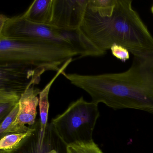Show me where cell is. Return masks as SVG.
Returning a JSON list of instances; mask_svg holds the SVG:
<instances>
[{
	"mask_svg": "<svg viewBox=\"0 0 153 153\" xmlns=\"http://www.w3.org/2000/svg\"><path fill=\"white\" fill-rule=\"evenodd\" d=\"M124 72L97 75H62L87 92L92 102L114 109H136L153 114V51L133 55Z\"/></svg>",
	"mask_w": 153,
	"mask_h": 153,
	"instance_id": "1",
	"label": "cell"
},
{
	"mask_svg": "<svg viewBox=\"0 0 153 153\" xmlns=\"http://www.w3.org/2000/svg\"><path fill=\"white\" fill-rule=\"evenodd\" d=\"M79 29L102 51L115 44L125 47L133 55L153 51V36L130 0H117L108 17L101 16L87 6Z\"/></svg>",
	"mask_w": 153,
	"mask_h": 153,
	"instance_id": "2",
	"label": "cell"
},
{
	"mask_svg": "<svg viewBox=\"0 0 153 153\" xmlns=\"http://www.w3.org/2000/svg\"><path fill=\"white\" fill-rule=\"evenodd\" d=\"M78 55L76 51L57 43L0 38V65L19 63L47 66L57 72L61 65Z\"/></svg>",
	"mask_w": 153,
	"mask_h": 153,
	"instance_id": "3",
	"label": "cell"
},
{
	"mask_svg": "<svg viewBox=\"0 0 153 153\" xmlns=\"http://www.w3.org/2000/svg\"><path fill=\"white\" fill-rule=\"evenodd\" d=\"M100 113L98 104L81 97L52 121L57 136L66 145L92 141L93 134Z\"/></svg>",
	"mask_w": 153,
	"mask_h": 153,
	"instance_id": "4",
	"label": "cell"
},
{
	"mask_svg": "<svg viewBox=\"0 0 153 153\" xmlns=\"http://www.w3.org/2000/svg\"><path fill=\"white\" fill-rule=\"evenodd\" d=\"M0 38L48 41L75 51L71 45L63 38L60 28L51 25L33 23L25 19L22 15L8 18L4 24L0 26Z\"/></svg>",
	"mask_w": 153,
	"mask_h": 153,
	"instance_id": "5",
	"label": "cell"
},
{
	"mask_svg": "<svg viewBox=\"0 0 153 153\" xmlns=\"http://www.w3.org/2000/svg\"><path fill=\"white\" fill-rule=\"evenodd\" d=\"M47 71L53 70L47 66L32 64L0 65V92L22 96L28 88L39 84L41 76Z\"/></svg>",
	"mask_w": 153,
	"mask_h": 153,
	"instance_id": "6",
	"label": "cell"
},
{
	"mask_svg": "<svg viewBox=\"0 0 153 153\" xmlns=\"http://www.w3.org/2000/svg\"><path fill=\"white\" fill-rule=\"evenodd\" d=\"M88 0H53L51 25L63 30L79 29Z\"/></svg>",
	"mask_w": 153,
	"mask_h": 153,
	"instance_id": "7",
	"label": "cell"
},
{
	"mask_svg": "<svg viewBox=\"0 0 153 153\" xmlns=\"http://www.w3.org/2000/svg\"><path fill=\"white\" fill-rule=\"evenodd\" d=\"M41 91L39 88L32 86L22 95L19 100L17 118L10 133H25L31 129L26 125L33 126L35 123L36 108L39 103L37 96Z\"/></svg>",
	"mask_w": 153,
	"mask_h": 153,
	"instance_id": "8",
	"label": "cell"
},
{
	"mask_svg": "<svg viewBox=\"0 0 153 153\" xmlns=\"http://www.w3.org/2000/svg\"><path fill=\"white\" fill-rule=\"evenodd\" d=\"M53 0H35L23 16L33 23L50 25L52 18Z\"/></svg>",
	"mask_w": 153,
	"mask_h": 153,
	"instance_id": "9",
	"label": "cell"
},
{
	"mask_svg": "<svg viewBox=\"0 0 153 153\" xmlns=\"http://www.w3.org/2000/svg\"><path fill=\"white\" fill-rule=\"evenodd\" d=\"M73 60L72 58L69 59L62 65L60 69L57 72L55 76L50 82L45 86L42 91L40 92L39 97V107L40 114V131L42 139L44 140L46 133L47 126L48 112H49L50 104L49 102V94L51 87L54 81L60 74H62L70 63Z\"/></svg>",
	"mask_w": 153,
	"mask_h": 153,
	"instance_id": "10",
	"label": "cell"
},
{
	"mask_svg": "<svg viewBox=\"0 0 153 153\" xmlns=\"http://www.w3.org/2000/svg\"><path fill=\"white\" fill-rule=\"evenodd\" d=\"M36 129V128H31L30 130L25 133H10L3 136L0 140V149L10 153L15 151L33 135Z\"/></svg>",
	"mask_w": 153,
	"mask_h": 153,
	"instance_id": "11",
	"label": "cell"
},
{
	"mask_svg": "<svg viewBox=\"0 0 153 153\" xmlns=\"http://www.w3.org/2000/svg\"><path fill=\"white\" fill-rule=\"evenodd\" d=\"M21 96L0 92V122H1L19 103Z\"/></svg>",
	"mask_w": 153,
	"mask_h": 153,
	"instance_id": "12",
	"label": "cell"
},
{
	"mask_svg": "<svg viewBox=\"0 0 153 153\" xmlns=\"http://www.w3.org/2000/svg\"><path fill=\"white\" fill-rule=\"evenodd\" d=\"M117 0H88V7L102 17L111 16Z\"/></svg>",
	"mask_w": 153,
	"mask_h": 153,
	"instance_id": "13",
	"label": "cell"
},
{
	"mask_svg": "<svg viewBox=\"0 0 153 153\" xmlns=\"http://www.w3.org/2000/svg\"><path fill=\"white\" fill-rule=\"evenodd\" d=\"M67 153H103L94 140L67 146Z\"/></svg>",
	"mask_w": 153,
	"mask_h": 153,
	"instance_id": "14",
	"label": "cell"
},
{
	"mask_svg": "<svg viewBox=\"0 0 153 153\" xmlns=\"http://www.w3.org/2000/svg\"><path fill=\"white\" fill-rule=\"evenodd\" d=\"M19 111V103L4 119L0 125V137L1 138L7 134H10V129L16 120Z\"/></svg>",
	"mask_w": 153,
	"mask_h": 153,
	"instance_id": "15",
	"label": "cell"
},
{
	"mask_svg": "<svg viewBox=\"0 0 153 153\" xmlns=\"http://www.w3.org/2000/svg\"><path fill=\"white\" fill-rule=\"evenodd\" d=\"M110 50L115 58L122 62H125L130 58L129 51L125 47L119 45H114Z\"/></svg>",
	"mask_w": 153,
	"mask_h": 153,
	"instance_id": "16",
	"label": "cell"
},
{
	"mask_svg": "<svg viewBox=\"0 0 153 153\" xmlns=\"http://www.w3.org/2000/svg\"><path fill=\"white\" fill-rule=\"evenodd\" d=\"M0 153H10V152H5V151H2L1 150L0 151Z\"/></svg>",
	"mask_w": 153,
	"mask_h": 153,
	"instance_id": "17",
	"label": "cell"
},
{
	"mask_svg": "<svg viewBox=\"0 0 153 153\" xmlns=\"http://www.w3.org/2000/svg\"><path fill=\"white\" fill-rule=\"evenodd\" d=\"M151 12H152V14H153V6H152V7H151Z\"/></svg>",
	"mask_w": 153,
	"mask_h": 153,
	"instance_id": "18",
	"label": "cell"
}]
</instances>
